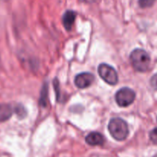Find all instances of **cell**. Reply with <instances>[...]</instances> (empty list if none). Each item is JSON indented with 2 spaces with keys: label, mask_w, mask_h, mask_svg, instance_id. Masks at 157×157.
<instances>
[{
  "label": "cell",
  "mask_w": 157,
  "mask_h": 157,
  "mask_svg": "<svg viewBox=\"0 0 157 157\" xmlns=\"http://www.w3.org/2000/svg\"><path fill=\"white\" fill-rule=\"evenodd\" d=\"M86 143L90 146H101L104 144V137L98 132H91L85 138Z\"/></svg>",
  "instance_id": "cell-6"
},
{
  "label": "cell",
  "mask_w": 157,
  "mask_h": 157,
  "mask_svg": "<svg viewBox=\"0 0 157 157\" xmlns=\"http://www.w3.org/2000/svg\"><path fill=\"white\" fill-rule=\"evenodd\" d=\"M130 62L136 71L139 72H145L150 67V57L146 51L136 48L130 54Z\"/></svg>",
  "instance_id": "cell-1"
},
{
  "label": "cell",
  "mask_w": 157,
  "mask_h": 157,
  "mask_svg": "<svg viewBox=\"0 0 157 157\" xmlns=\"http://www.w3.org/2000/svg\"><path fill=\"white\" fill-rule=\"evenodd\" d=\"M12 108L9 104H0V122L6 121L12 117Z\"/></svg>",
  "instance_id": "cell-8"
},
{
  "label": "cell",
  "mask_w": 157,
  "mask_h": 157,
  "mask_svg": "<svg viewBox=\"0 0 157 157\" xmlns=\"http://www.w3.org/2000/svg\"><path fill=\"white\" fill-rule=\"evenodd\" d=\"M150 140L154 144L157 145V127L154 128L151 132L150 133Z\"/></svg>",
  "instance_id": "cell-12"
},
{
  "label": "cell",
  "mask_w": 157,
  "mask_h": 157,
  "mask_svg": "<svg viewBox=\"0 0 157 157\" xmlns=\"http://www.w3.org/2000/svg\"><path fill=\"white\" fill-rule=\"evenodd\" d=\"M54 86H55V89L56 90V95H57V99L58 101H59V98L61 94H60V90H59V84H58V81L57 79H55L53 81Z\"/></svg>",
  "instance_id": "cell-14"
},
{
  "label": "cell",
  "mask_w": 157,
  "mask_h": 157,
  "mask_svg": "<svg viewBox=\"0 0 157 157\" xmlns=\"http://www.w3.org/2000/svg\"><path fill=\"white\" fill-rule=\"evenodd\" d=\"M150 86L153 90H157V74L153 75L150 79Z\"/></svg>",
  "instance_id": "cell-13"
},
{
  "label": "cell",
  "mask_w": 157,
  "mask_h": 157,
  "mask_svg": "<svg viewBox=\"0 0 157 157\" xmlns=\"http://www.w3.org/2000/svg\"><path fill=\"white\" fill-rule=\"evenodd\" d=\"M100 77L110 85H115L118 82V75L116 70L107 64H101L98 67Z\"/></svg>",
  "instance_id": "cell-4"
},
{
  "label": "cell",
  "mask_w": 157,
  "mask_h": 157,
  "mask_svg": "<svg viewBox=\"0 0 157 157\" xmlns=\"http://www.w3.org/2000/svg\"><path fill=\"white\" fill-rule=\"evenodd\" d=\"M136 98V94L134 90L129 87H123L120 89L115 95L116 102L120 107H126L133 103Z\"/></svg>",
  "instance_id": "cell-3"
},
{
  "label": "cell",
  "mask_w": 157,
  "mask_h": 157,
  "mask_svg": "<svg viewBox=\"0 0 157 157\" xmlns=\"http://www.w3.org/2000/svg\"><path fill=\"white\" fill-rule=\"evenodd\" d=\"M108 130L113 138L118 141L124 140L129 134L127 124L121 118L110 120L108 124Z\"/></svg>",
  "instance_id": "cell-2"
},
{
  "label": "cell",
  "mask_w": 157,
  "mask_h": 157,
  "mask_svg": "<svg viewBox=\"0 0 157 157\" xmlns=\"http://www.w3.org/2000/svg\"><path fill=\"white\" fill-rule=\"evenodd\" d=\"M75 18H76V12L71 10H67L64 12L63 15L62 22L63 25L65 28L66 30L70 31L75 23Z\"/></svg>",
  "instance_id": "cell-7"
},
{
  "label": "cell",
  "mask_w": 157,
  "mask_h": 157,
  "mask_svg": "<svg viewBox=\"0 0 157 157\" xmlns=\"http://www.w3.org/2000/svg\"><path fill=\"white\" fill-rule=\"evenodd\" d=\"M89 2H95V1H97V0H88Z\"/></svg>",
  "instance_id": "cell-15"
},
{
  "label": "cell",
  "mask_w": 157,
  "mask_h": 157,
  "mask_svg": "<svg viewBox=\"0 0 157 157\" xmlns=\"http://www.w3.org/2000/svg\"><path fill=\"white\" fill-rule=\"evenodd\" d=\"M94 81V76L88 72L81 73L75 77V84L77 87L80 89L87 88L90 87Z\"/></svg>",
  "instance_id": "cell-5"
},
{
  "label": "cell",
  "mask_w": 157,
  "mask_h": 157,
  "mask_svg": "<svg viewBox=\"0 0 157 157\" xmlns=\"http://www.w3.org/2000/svg\"><path fill=\"white\" fill-rule=\"evenodd\" d=\"M155 1L156 0H138V3L141 8L145 9V8L151 7L154 4Z\"/></svg>",
  "instance_id": "cell-11"
},
{
  "label": "cell",
  "mask_w": 157,
  "mask_h": 157,
  "mask_svg": "<svg viewBox=\"0 0 157 157\" xmlns=\"http://www.w3.org/2000/svg\"><path fill=\"white\" fill-rule=\"evenodd\" d=\"M47 97H48V86L44 84L41 89V98H40V104L43 107L47 105Z\"/></svg>",
  "instance_id": "cell-9"
},
{
  "label": "cell",
  "mask_w": 157,
  "mask_h": 157,
  "mask_svg": "<svg viewBox=\"0 0 157 157\" xmlns=\"http://www.w3.org/2000/svg\"><path fill=\"white\" fill-rule=\"evenodd\" d=\"M15 112L16 113L17 116L20 118V119H22V118L25 117L26 115H27V111L25 109V107H23L21 104H17L15 107Z\"/></svg>",
  "instance_id": "cell-10"
},
{
  "label": "cell",
  "mask_w": 157,
  "mask_h": 157,
  "mask_svg": "<svg viewBox=\"0 0 157 157\" xmlns=\"http://www.w3.org/2000/svg\"><path fill=\"white\" fill-rule=\"evenodd\" d=\"M153 157H157V154H156V155H155V156H153Z\"/></svg>",
  "instance_id": "cell-16"
}]
</instances>
